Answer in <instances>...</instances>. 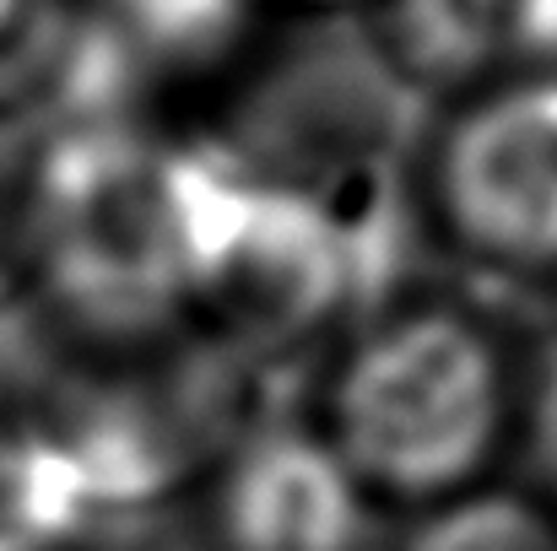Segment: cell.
<instances>
[{
    "label": "cell",
    "mask_w": 557,
    "mask_h": 551,
    "mask_svg": "<svg viewBox=\"0 0 557 551\" xmlns=\"http://www.w3.org/2000/svg\"><path fill=\"white\" fill-rule=\"evenodd\" d=\"M298 411L373 509L406 519L509 481L531 443L536 336L509 314V298L422 271L331 341Z\"/></svg>",
    "instance_id": "cell-1"
},
{
    "label": "cell",
    "mask_w": 557,
    "mask_h": 551,
    "mask_svg": "<svg viewBox=\"0 0 557 551\" xmlns=\"http://www.w3.org/2000/svg\"><path fill=\"white\" fill-rule=\"evenodd\" d=\"M411 216L433 271L498 298L557 292V71L531 65L422 103Z\"/></svg>",
    "instance_id": "cell-2"
},
{
    "label": "cell",
    "mask_w": 557,
    "mask_h": 551,
    "mask_svg": "<svg viewBox=\"0 0 557 551\" xmlns=\"http://www.w3.org/2000/svg\"><path fill=\"white\" fill-rule=\"evenodd\" d=\"M282 22L271 0H76L71 60L38 120L195 130Z\"/></svg>",
    "instance_id": "cell-3"
},
{
    "label": "cell",
    "mask_w": 557,
    "mask_h": 551,
    "mask_svg": "<svg viewBox=\"0 0 557 551\" xmlns=\"http://www.w3.org/2000/svg\"><path fill=\"white\" fill-rule=\"evenodd\" d=\"M195 551H379L384 514L298 405H265L185 498Z\"/></svg>",
    "instance_id": "cell-4"
},
{
    "label": "cell",
    "mask_w": 557,
    "mask_h": 551,
    "mask_svg": "<svg viewBox=\"0 0 557 551\" xmlns=\"http://www.w3.org/2000/svg\"><path fill=\"white\" fill-rule=\"evenodd\" d=\"M352 22L417 103L557 54V0H363Z\"/></svg>",
    "instance_id": "cell-5"
},
{
    "label": "cell",
    "mask_w": 557,
    "mask_h": 551,
    "mask_svg": "<svg viewBox=\"0 0 557 551\" xmlns=\"http://www.w3.org/2000/svg\"><path fill=\"white\" fill-rule=\"evenodd\" d=\"M379 551H557V503L515 481H493L395 519Z\"/></svg>",
    "instance_id": "cell-6"
},
{
    "label": "cell",
    "mask_w": 557,
    "mask_h": 551,
    "mask_svg": "<svg viewBox=\"0 0 557 551\" xmlns=\"http://www.w3.org/2000/svg\"><path fill=\"white\" fill-rule=\"evenodd\" d=\"M76 0H0V114L38 120L65 76Z\"/></svg>",
    "instance_id": "cell-7"
},
{
    "label": "cell",
    "mask_w": 557,
    "mask_h": 551,
    "mask_svg": "<svg viewBox=\"0 0 557 551\" xmlns=\"http://www.w3.org/2000/svg\"><path fill=\"white\" fill-rule=\"evenodd\" d=\"M38 195H44V125L27 114H0V314H11L33 292Z\"/></svg>",
    "instance_id": "cell-8"
},
{
    "label": "cell",
    "mask_w": 557,
    "mask_h": 551,
    "mask_svg": "<svg viewBox=\"0 0 557 551\" xmlns=\"http://www.w3.org/2000/svg\"><path fill=\"white\" fill-rule=\"evenodd\" d=\"M531 443H547L557 465V336L536 341V411H531Z\"/></svg>",
    "instance_id": "cell-9"
},
{
    "label": "cell",
    "mask_w": 557,
    "mask_h": 551,
    "mask_svg": "<svg viewBox=\"0 0 557 551\" xmlns=\"http://www.w3.org/2000/svg\"><path fill=\"white\" fill-rule=\"evenodd\" d=\"M282 16H358L363 0H271Z\"/></svg>",
    "instance_id": "cell-10"
},
{
    "label": "cell",
    "mask_w": 557,
    "mask_h": 551,
    "mask_svg": "<svg viewBox=\"0 0 557 551\" xmlns=\"http://www.w3.org/2000/svg\"><path fill=\"white\" fill-rule=\"evenodd\" d=\"M0 551H125V536H87V541H27V547Z\"/></svg>",
    "instance_id": "cell-11"
}]
</instances>
